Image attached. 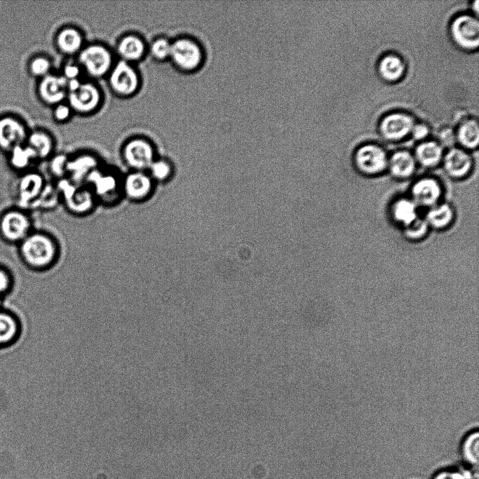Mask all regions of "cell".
<instances>
[{
    "mask_svg": "<svg viewBox=\"0 0 479 479\" xmlns=\"http://www.w3.org/2000/svg\"><path fill=\"white\" fill-rule=\"evenodd\" d=\"M17 255L22 264L35 272L52 269L60 257L58 240L51 233L34 229L16 245Z\"/></svg>",
    "mask_w": 479,
    "mask_h": 479,
    "instance_id": "cell-1",
    "label": "cell"
},
{
    "mask_svg": "<svg viewBox=\"0 0 479 479\" xmlns=\"http://www.w3.org/2000/svg\"><path fill=\"white\" fill-rule=\"evenodd\" d=\"M122 175L118 170L102 165L85 182L93 192L98 205L112 207L123 199Z\"/></svg>",
    "mask_w": 479,
    "mask_h": 479,
    "instance_id": "cell-2",
    "label": "cell"
},
{
    "mask_svg": "<svg viewBox=\"0 0 479 479\" xmlns=\"http://www.w3.org/2000/svg\"><path fill=\"white\" fill-rule=\"evenodd\" d=\"M65 210L76 217L91 214L98 205L93 192L86 184H77L65 178L54 181Z\"/></svg>",
    "mask_w": 479,
    "mask_h": 479,
    "instance_id": "cell-3",
    "label": "cell"
},
{
    "mask_svg": "<svg viewBox=\"0 0 479 479\" xmlns=\"http://www.w3.org/2000/svg\"><path fill=\"white\" fill-rule=\"evenodd\" d=\"M31 212L14 205L0 213V238L8 245H17L35 228Z\"/></svg>",
    "mask_w": 479,
    "mask_h": 479,
    "instance_id": "cell-4",
    "label": "cell"
},
{
    "mask_svg": "<svg viewBox=\"0 0 479 479\" xmlns=\"http://www.w3.org/2000/svg\"><path fill=\"white\" fill-rule=\"evenodd\" d=\"M169 58L180 69L191 72L203 66L205 52L203 45L197 39L183 36L171 42Z\"/></svg>",
    "mask_w": 479,
    "mask_h": 479,
    "instance_id": "cell-5",
    "label": "cell"
},
{
    "mask_svg": "<svg viewBox=\"0 0 479 479\" xmlns=\"http://www.w3.org/2000/svg\"><path fill=\"white\" fill-rule=\"evenodd\" d=\"M445 187L436 175H424L412 180L407 195L418 208L426 209L443 201Z\"/></svg>",
    "mask_w": 479,
    "mask_h": 479,
    "instance_id": "cell-6",
    "label": "cell"
},
{
    "mask_svg": "<svg viewBox=\"0 0 479 479\" xmlns=\"http://www.w3.org/2000/svg\"><path fill=\"white\" fill-rule=\"evenodd\" d=\"M389 156L381 147L368 144L360 147L354 154L353 165L360 175L377 177L386 173Z\"/></svg>",
    "mask_w": 479,
    "mask_h": 479,
    "instance_id": "cell-7",
    "label": "cell"
},
{
    "mask_svg": "<svg viewBox=\"0 0 479 479\" xmlns=\"http://www.w3.org/2000/svg\"><path fill=\"white\" fill-rule=\"evenodd\" d=\"M46 183L45 176L34 169L18 175L14 191L15 205L31 212V208L39 197Z\"/></svg>",
    "mask_w": 479,
    "mask_h": 479,
    "instance_id": "cell-8",
    "label": "cell"
},
{
    "mask_svg": "<svg viewBox=\"0 0 479 479\" xmlns=\"http://www.w3.org/2000/svg\"><path fill=\"white\" fill-rule=\"evenodd\" d=\"M156 184L147 171L128 170L122 175V195L123 199L141 203L154 195Z\"/></svg>",
    "mask_w": 479,
    "mask_h": 479,
    "instance_id": "cell-9",
    "label": "cell"
},
{
    "mask_svg": "<svg viewBox=\"0 0 479 479\" xmlns=\"http://www.w3.org/2000/svg\"><path fill=\"white\" fill-rule=\"evenodd\" d=\"M121 154L123 164L128 170L147 171L157 158L151 143L139 137L126 142L122 147Z\"/></svg>",
    "mask_w": 479,
    "mask_h": 479,
    "instance_id": "cell-10",
    "label": "cell"
},
{
    "mask_svg": "<svg viewBox=\"0 0 479 479\" xmlns=\"http://www.w3.org/2000/svg\"><path fill=\"white\" fill-rule=\"evenodd\" d=\"M79 62L88 74L100 78L108 74L112 67V56L109 50L100 44H91L82 48Z\"/></svg>",
    "mask_w": 479,
    "mask_h": 479,
    "instance_id": "cell-11",
    "label": "cell"
},
{
    "mask_svg": "<svg viewBox=\"0 0 479 479\" xmlns=\"http://www.w3.org/2000/svg\"><path fill=\"white\" fill-rule=\"evenodd\" d=\"M440 166L450 179L461 181L471 175L474 168V161L465 150L452 148L444 154Z\"/></svg>",
    "mask_w": 479,
    "mask_h": 479,
    "instance_id": "cell-12",
    "label": "cell"
},
{
    "mask_svg": "<svg viewBox=\"0 0 479 479\" xmlns=\"http://www.w3.org/2000/svg\"><path fill=\"white\" fill-rule=\"evenodd\" d=\"M109 83L112 89L121 96L134 94L139 86V77L130 63L121 60L109 72Z\"/></svg>",
    "mask_w": 479,
    "mask_h": 479,
    "instance_id": "cell-13",
    "label": "cell"
},
{
    "mask_svg": "<svg viewBox=\"0 0 479 479\" xmlns=\"http://www.w3.org/2000/svg\"><path fill=\"white\" fill-rule=\"evenodd\" d=\"M102 165L99 158L90 153L69 157L66 178L75 184H84L90 175Z\"/></svg>",
    "mask_w": 479,
    "mask_h": 479,
    "instance_id": "cell-14",
    "label": "cell"
},
{
    "mask_svg": "<svg viewBox=\"0 0 479 479\" xmlns=\"http://www.w3.org/2000/svg\"><path fill=\"white\" fill-rule=\"evenodd\" d=\"M419 211L420 209L407 194L395 196L387 208L390 221L400 229L421 215Z\"/></svg>",
    "mask_w": 479,
    "mask_h": 479,
    "instance_id": "cell-15",
    "label": "cell"
},
{
    "mask_svg": "<svg viewBox=\"0 0 479 479\" xmlns=\"http://www.w3.org/2000/svg\"><path fill=\"white\" fill-rule=\"evenodd\" d=\"M452 33L455 41L466 49H475L479 44L478 21L471 15H461L452 25Z\"/></svg>",
    "mask_w": 479,
    "mask_h": 479,
    "instance_id": "cell-16",
    "label": "cell"
},
{
    "mask_svg": "<svg viewBox=\"0 0 479 479\" xmlns=\"http://www.w3.org/2000/svg\"><path fill=\"white\" fill-rule=\"evenodd\" d=\"M68 105L72 110L80 114H88L94 111L99 105L101 95L99 89L91 83H82L75 91L67 95Z\"/></svg>",
    "mask_w": 479,
    "mask_h": 479,
    "instance_id": "cell-17",
    "label": "cell"
},
{
    "mask_svg": "<svg viewBox=\"0 0 479 479\" xmlns=\"http://www.w3.org/2000/svg\"><path fill=\"white\" fill-rule=\"evenodd\" d=\"M417 168L414 154L399 150L389 156L386 173L395 180L407 181L414 177Z\"/></svg>",
    "mask_w": 479,
    "mask_h": 479,
    "instance_id": "cell-18",
    "label": "cell"
},
{
    "mask_svg": "<svg viewBox=\"0 0 479 479\" xmlns=\"http://www.w3.org/2000/svg\"><path fill=\"white\" fill-rule=\"evenodd\" d=\"M422 215L431 231H443L454 223L457 212L454 205L445 200L424 210Z\"/></svg>",
    "mask_w": 479,
    "mask_h": 479,
    "instance_id": "cell-19",
    "label": "cell"
},
{
    "mask_svg": "<svg viewBox=\"0 0 479 479\" xmlns=\"http://www.w3.org/2000/svg\"><path fill=\"white\" fill-rule=\"evenodd\" d=\"M413 126V120L410 116L395 113L383 119L380 128L386 139L398 140L405 137L412 130Z\"/></svg>",
    "mask_w": 479,
    "mask_h": 479,
    "instance_id": "cell-20",
    "label": "cell"
},
{
    "mask_svg": "<svg viewBox=\"0 0 479 479\" xmlns=\"http://www.w3.org/2000/svg\"><path fill=\"white\" fill-rule=\"evenodd\" d=\"M25 137V128L18 121L11 117L0 119V149L9 152L22 144Z\"/></svg>",
    "mask_w": 479,
    "mask_h": 479,
    "instance_id": "cell-21",
    "label": "cell"
},
{
    "mask_svg": "<svg viewBox=\"0 0 479 479\" xmlns=\"http://www.w3.org/2000/svg\"><path fill=\"white\" fill-rule=\"evenodd\" d=\"M67 79L62 76L48 74L40 82L39 92L41 97L50 104H58L67 97Z\"/></svg>",
    "mask_w": 479,
    "mask_h": 479,
    "instance_id": "cell-22",
    "label": "cell"
},
{
    "mask_svg": "<svg viewBox=\"0 0 479 479\" xmlns=\"http://www.w3.org/2000/svg\"><path fill=\"white\" fill-rule=\"evenodd\" d=\"M444 153L442 147L436 142L419 144L414 154L418 166L430 170L441 165Z\"/></svg>",
    "mask_w": 479,
    "mask_h": 479,
    "instance_id": "cell-23",
    "label": "cell"
},
{
    "mask_svg": "<svg viewBox=\"0 0 479 479\" xmlns=\"http://www.w3.org/2000/svg\"><path fill=\"white\" fill-rule=\"evenodd\" d=\"M21 332V323L13 312L0 308V347L14 343Z\"/></svg>",
    "mask_w": 479,
    "mask_h": 479,
    "instance_id": "cell-24",
    "label": "cell"
},
{
    "mask_svg": "<svg viewBox=\"0 0 479 479\" xmlns=\"http://www.w3.org/2000/svg\"><path fill=\"white\" fill-rule=\"evenodd\" d=\"M8 165L18 175L34 169L32 166L39 161L34 151L28 145H18L9 152Z\"/></svg>",
    "mask_w": 479,
    "mask_h": 479,
    "instance_id": "cell-25",
    "label": "cell"
},
{
    "mask_svg": "<svg viewBox=\"0 0 479 479\" xmlns=\"http://www.w3.org/2000/svg\"><path fill=\"white\" fill-rule=\"evenodd\" d=\"M144 51L145 46L142 39L134 34L123 36L117 44V52L122 60L129 63L141 59Z\"/></svg>",
    "mask_w": 479,
    "mask_h": 479,
    "instance_id": "cell-26",
    "label": "cell"
},
{
    "mask_svg": "<svg viewBox=\"0 0 479 479\" xmlns=\"http://www.w3.org/2000/svg\"><path fill=\"white\" fill-rule=\"evenodd\" d=\"M56 44L63 53L73 55L82 49L83 36L78 29L65 27L58 34Z\"/></svg>",
    "mask_w": 479,
    "mask_h": 479,
    "instance_id": "cell-27",
    "label": "cell"
},
{
    "mask_svg": "<svg viewBox=\"0 0 479 479\" xmlns=\"http://www.w3.org/2000/svg\"><path fill=\"white\" fill-rule=\"evenodd\" d=\"M147 171L156 184H166L174 177L175 167L169 159L157 157Z\"/></svg>",
    "mask_w": 479,
    "mask_h": 479,
    "instance_id": "cell-28",
    "label": "cell"
},
{
    "mask_svg": "<svg viewBox=\"0 0 479 479\" xmlns=\"http://www.w3.org/2000/svg\"><path fill=\"white\" fill-rule=\"evenodd\" d=\"M27 145L36 153L38 160H45L52 156L53 143L50 137L43 132L32 133L27 140Z\"/></svg>",
    "mask_w": 479,
    "mask_h": 479,
    "instance_id": "cell-29",
    "label": "cell"
},
{
    "mask_svg": "<svg viewBox=\"0 0 479 479\" xmlns=\"http://www.w3.org/2000/svg\"><path fill=\"white\" fill-rule=\"evenodd\" d=\"M405 69L402 60L396 55H387L383 58L379 65L382 76L387 81H396L403 74Z\"/></svg>",
    "mask_w": 479,
    "mask_h": 479,
    "instance_id": "cell-30",
    "label": "cell"
},
{
    "mask_svg": "<svg viewBox=\"0 0 479 479\" xmlns=\"http://www.w3.org/2000/svg\"><path fill=\"white\" fill-rule=\"evenodd\" d=\"M457 138L459 143L466 149H473L477 147L479 141L478 123L472 119L464 122L459 128Z\"/></svg>",
    "mask_w": 479,
    "mask_h": 479,
    "instance_id": "cell-31",
    "label": "cell"
},
{
    "mask_svg": "<svg viewBox=\"0 0 479 479\" xmlns=\"http://www.w3.org/2000/svg\"><path fill=\"white\" fill-rule=\"evenodd\" d=\"M60 203V194L55 182H49L47 181L43 190L31 208V210H51Z\"/></svg>",
    "mask_w": 479,
    "mask_h": 479,
    "instance_id": "cell-32",
    "label": "cell"
},
{
    "mask_svg": "<svg viewBox=\"0 0 479 479\" xmlns=\"http://www.w3.org/2000/svg\"><path fill=\"white\" fill-rule=\"evenodd\" d=\"M400 230L404 238L410 242L423 241L431 231L422 215Z\"/></svg>",
    "mask_w": 479,
    "mask_h": 479,
    "instance_id": "cell-33",
    "label": "cell"
},
{
    "mask_svg": "<svg viewBox=\"0 0 479 479\" xmlns=\"http://www.w3.org/2000/svg\"><path fill=\"white\" fill-rule=\"evenodd\" d=\"M69 156L64 154L52 155L49 158L48 170L53 181H58L66 178L67 164Z\"/></svg>",
    "mask_w": 479,
    "mask_h": 479,
    "instance_id": "cell-34",
    "label": "cell"
},
{
    "mask_svg": "<svg viewBox=\"0 0 479 479\" xmlns=\"http://www.w3.org/2000/svg\"><path fill=\"white\" fill-rule=\"evenodd\" d=\"M478 431H473L465 438L461 446L462 453L467 462L471 464L478 463Z\"/></svg>",
    "mask_w": 479,
    "mask_h": 479,
    "instance_id": "cell-35",
    "label": "cell"
},
{
    "mask_svg": "<svg viewBox=\"0 0 479 479\" xmlns=\"http://www.w3.org/2000/svg\"><path fill=\"white\" fill-rule=\"evenodd\" d=\"M171 48V42L167 39L159 38L153 41L150 51L152 56L158 60L169 58Z\"/></svg>",
    "mask_w": 479,
    "mask_h": 479,
    "instance_id": "cell-36",
    "label": "cell"
},
{
    "mask_svg": "<svg viewBox=\"0 0 479 479\" xmlns=\"http://www.w3.org/2000/svg\"><path fill=\"white\" fill-rule=\"evenodd\" d=\"M13 285L14 276L12 271L0 264V301L11 291Z\"/></svg>",
    "mask_w": 479,
    "mask_h": 479,
    "instance_id": "cell-37",
    "label": "cell"
},
{
    "mask_svg": "<svg viewBox=\"0 0 479 479\" xmlns=\"http://www.w3.org/2000/svg\"><path fill=\"white\" fill-rule=\"evenodd\" d=\"M50 69V63L48 59L43 57L34 58L30 64L32 73L36 76L44 77L48 75Z\"/></svg>",
    "mask_w": 479,
    "mask_h": 479,
    "instance_id": "cell-38",
    "label": "cell"
},
{
    "mask_svg": "<svg viewBox=\"0 0 479 479\" xmlns=\"http://www.w3.org/2000/svg\"><path fill=\"white\" fill-rule=\"evenodd\" d=\"M72 111L68 104L60 103L55 108L54 117L58 121H65L69 118Z\"/></svg>",
    "mask_w": 479,
    "mask_h": 479,
    "instance_id": "cell-39",
    "label": "cell"
},
{
    "mask_svg": "<svg viewBox=\"0 0 479 479\" xmlns=\"http://www.w3.org/2000/svg\"><path fill=\"white\" fill-rule=\"evenodd\" d=\"M80 75V67L77 65L69 63L63 69V75L67 80L79 79Z\"/></svg>",
    "mask_w": 479,
    "mask_h": 479,
    "instance_id": "cell-40",
    "label": "cell"
},
{
    "mask_svg": "<svg viewBox=\"0 0 479 479\" xmlns=\"http://www.w3.org/2000/svg\"><path fill=\"white\" fill-rule=\"evenodd\" d=\"M411 131L413 137L416 140H422L425 138L429 133L428 128L423 124L414 125Z\"/></svg>",
    "mask_w": 479,
    "mask_h": 479,
    "instance_id": "cell-41",
    "label": "cell"
},
{
    "mask_svg": "<svg viewBox=\"0 0 479 479\" xmlns=\"http://www.w3.org/2000/svg\"><path fill=\"white\" fill-rule=\"evenodd\" d=\"M463 474L459 472L443 473L439 474L436 479H466Z\"/></svg>",
    "mask_w": 479,
    "mask_h": 479,
    "instance_id": "cell-42",
    "label": "cell"
},
{
    "mask_svg": "<svg viewBox=\"0 0 479 479\" xmlns=\"http://www.w3.org/2000/svg\"><path fill=\"white\" fill-rule=\"evenodd\" d=\"M67 81V93L76 90L82 83L79 79H74Z\"/></svg>",
    "mask_w": 479,
    "mask_h": 479,
    "instance_id": "cell-43",
    "label": "cell"
}]
</instances>
